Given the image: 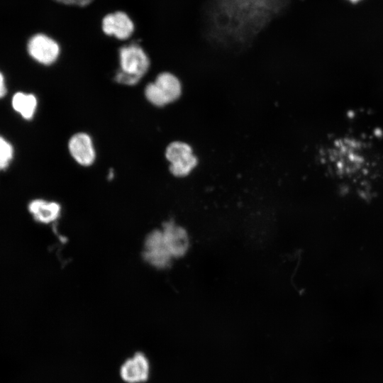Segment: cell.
<instances>
[{
	"mask_svg": "<svg viewBox=\"0 0 383 383\" xmlns=\"http://www.w3.org/2000/svg\"><path fill=\"white\" fill-rule=\"evenodd\" d=\"M182 92L179 80L170 72L157 75L145 89L147 99L153 105L163 106L179 99Z\"/></svg>",
	"mask_w": 383,
	"mask_h": 383,
	"instance_id": "cell-1",
	"label": "cell"
},
{
	"mask_svg": "<svg viewBox=\"0 0 383 383\" xmlns=\"http://www.w3.org/2000/svg\"><path fill=\"white\" fill-rule=\"evenodd\" d=\"M165 157L170 162V171L177 177H184L197 165V158L192 148L184 142L174 141L168 145Z\"/></svg>",
	"mask_w": 383,
	"mask_h": 383,
	"instance_id": "cell-2",
	"label": "cell"
},
{
	"mask_svg": "<svg viewBox=\"0 0 383 383\" xmlns=\"http://www.w3.org/2000/svg\"><path fill=\"white\" fill-rule=\"evenodd\" d=\"M120 71L134 79L138 82L147 72L150 60L143 50L137 44L122 47L119 50Z\"/></svg>",
	"mask_w": 383,
	"mask_h": 383,
	"instance_id": "cell-3",
	"label": "cell"
},
{
	"mask_svg": "<svg viewBox=\"0 0 383 383\" xmlns=\"http://www.w3.org/2000/svg\"><path fill=\"white\" fill-rule=\"evenodd\" d=\"M144 260L153 267L158 270L167 268L173 259L165 242L162 231L153 230L145 237Z\"/></svg>",
	"mask_w": 383,
	"mask_h": 383,
	"instance_id": "cell-4",
	"label": "cell"
},
{
	"mask_svg": "<svg viewBox=\"0 0 383 383\" xmlns=\"http://www.w3.org/2000/svg\"><path fill=\"white\" fill-rule=\"evenodd\" d=\"M166 245L173 258L186 255L190 246V239L184 228L174 221H166L161 229Z\"/></svg>",
	"mask_w": 383,
	"mask_h": 383,
	"instance_id": "cell-5",
	"label": "cell"
},
{
	"mask_svg": "<svg viewBox=\"0 0 383 383\" xmlns=\"http://www.w3.org/2000/svg\"><path fill=\"white\" fill-rule=\"evenodd\" d=\"M29 55L43 65H51L60 55V46L52 38L44 34H36L28 42Z\"/></svg>",
	"mask_w": 383,
	"mask_h": 383,
	"instance_id": "cell-6",
	"label": "cell"
},
{
	"mask_svg": "<svg viewBox=\"0 0 383 383\" xmlns=\"http://www.w3.org/2000/svg\"><path fill=\"white\" fill-rule=\"evenodd\" d=\"M150 375L148 359L142 352H136L121 366L120 376L126 383L146 382Z\"/></svg>",
	"mask_w": 383,
	"mask_h": 383,
	"instance_id": "cell-7",
	"label": "cell"
},
{
	"mask_svg": "<svg viewBox=\"0 0 383 383\" xmlns=\"http://www.w3.org/2000/svg\"><path fill=\"white\" fill-rule=\"evenodd\" d=\"M69 151L74 160L82 166H90L95 160L96 154L90 136L78 133L72 136L68 143Z\"/></svg>",
	"mask_w": 383,
	"mask_h": 383,
	"instance_id": "cell-8",
	"label": "cell"
},
{
	"mask_svg": "<svg viewBox=\"0 0 383 383\" xmlns=\"http://www.w3.org/2000/svg\"><path fill=\"white\" fill-rule=\"evenodd\" d=\"M102 30L108 35L125 40L129 38L133 30L134 25L128 16L122 11L107 14L102 21Z\"/></svg>",
	"mask_w": 383,
	"mask_h": 383,
	"instance_id": "cell-9",
	"label": "cell"
},
{
	"mask_svg": "<svg viewBox=\"0 0 383 383\" xmlns=\"http://www.w3.org/2000/svg\"><path fill=\"white\" fill-rule=\"evenodd\" d=\"M28 210L36 221L44 224L55 222L61 213V206L57 202L44 199L30 201Z\"/></svg>",
	"mask_w": 383,
	"mask_h": 383,
	"instance_id": "cell-10",
	"label": "cell"
},
{
	"mask_svg": "<svg viewBox=\"0 0 383 383\" xmlns=\"http://www.w3.org/2000/svg\"><path fill=\"white\" fill-rule=\"evenodd\" d=\"M13 109L25 119H30L37 107L36 97L31 94L16 93L12 98Z\"/></svg>",
	"mask_w": 383,
	"mask_h": 383,
	"instance_id": "cell-11",
	"label": "cell"
},
{
	"mask_svg": "<svg viewBox=\"0 0 383 383\" xmlns=\"http://www.w3.org/2000/svg\"><path fill=\"white\" fill-rule=\"evenodd\" d=\"M13 157L12 145L3 137L0 136V171L5 170Z\"/></svg>",
	"mask_w": 383,
	"mask_h": 383,
	"instance_id": "cell-12",
	"label": "cell"
},
{
	"mask_svg": "<svg viewBox=\"0 0 383 383\" xmlns=\"http://www.w3.org/2000/svg\"><path fill=\"white\" fill-rule=\"evenodd\" d=\"M57 2L67 5L84 6L89 4L93 0H55Z\"/></svg>",
	"mask_w": 383,
	"mask_h": 383,
	"instance_id": "cell-13",
	"label": "cell"
},
{
	"mask_svg": "<svg viewBox=\"0 0 383 383\" xmlns=\"http://www.w3.org/2000/svg\"><path fill=\"white\" fill-rule=\"evenodd\" d=\"M6 94V87L5 85L4 78L0 72V99L4 96Z\"/></svg>",
	"mask_w": 383,
	"mask_h": 383,
	"instance_id": "cell-14",
	"label": "cell"
},
{
	"mask_svg": "<svg viewBox=\"0 0 383 383\" xmlns=\"http://www.w3.org/2000/svg\"><path fill=\"white\" fill-rule=\"evenodd\" d=\"M351 1H357V0H351Z\"/></svg>",
	"mask_w": 383,
	"mask_h": 383,
	"instance_id": "cell-15",
	"label": "cell"
}]
</instances>
